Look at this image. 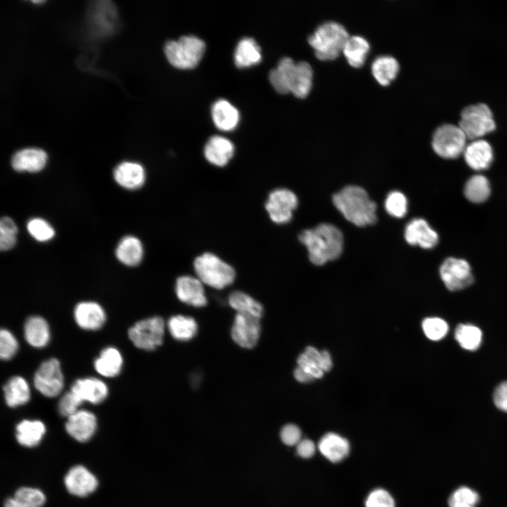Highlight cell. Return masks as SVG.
<instances>
[{
	"label": "cell",
	"mask_w": 507,
	"mask_h": 507,
	"mask_svg": "<svg viewBox=\"0 0 507 507\" xmlns=\"http://www.w3.org/2000/svg\"><path fill=\"white\" fill-rule=\"evenodd\" d=\"M299 241L306 247L310 261L323 265L339 257L344 246L342 232L334 225L321 223L312 229L302 231Z\"/></svg>",
	"instance_id": "obj_1"
},
{
	"label": "cell",
	"mask_w": 507,
	"mask_h": 507,
	"mask_svg": "<svg viewBox=\"0 0 507 507\" xmlns=\"http://www.w3.org/2000/svg\"><path fill=\"white\" fill-rule=\"evenodd\" d=\"M269 80L278 93L291 92L296 97L303 99L312 87L313 70L306 61L296 63L289 57H284L277 68L270 71Z\"/></svg>",
	"instance_id": "obj_2"
},
{
	"label": "cell",
	"mask_w": 507,
	"mask_h": 507,
	"mask_svg": "<svg viewBox=\"0 0 507 507\" xmlns=\"http://www.w3.org/2000/svg\"><path fill=\"white\" fill-rule=\"evenodd\" d=\"M337 209L349 222L358 227L374 224L377 220L376 204L362 187L349 185L332 196Z\"/></svg>",
	"instance_id": "obj_3"
},
{
	"label": "cell",
	"mask_w": 507,
	"mask_h": 507,
	"mask_svg": "<svg viewBox=\"0 0 507 507\" xmlns=\"http://www.w3.org/2000/svg\"><path fill=\"white\" fill-rule=\"evenodd\" d=\"M349 35L345 27L336 22H326L309 36L308 42L320 61L337 58L342 52Z\"/></svg>",
	"instance_id": "obj_4"
},
{
	"label": "cell",
	"mask_w": 507,
	"mask_h": 507,
	"mask_svg": "<svg viewBox=\"0 0 507 507\" xmlns=\"http://www.w3.org/2000/svg\"><path fill=\"white\" fill-rule=\"evenodd\" d=\"M194 269L203 284L217 289L230 285L235 278L234 268L212 253H204L196 257Z\"/></svg>",
	"instance_id": "obj_5"
},
{
	"label": "cell",
	"mask_w": 507,
	"mask_h": 507,
	"mask_svg": "<svg viewBox=\"0 0 507 507\" xmlns=\"http://www.w3.org/2000/svg\"><path fill=\"white\" fill-rule=\"evenodd\" d=\"M206 44L200 38L189 35L168 41L164 47L169 63L180 69L195 68L205 51Z\"/></svg>",
	"instance_id": "obj_6"
},
{
	"label": "cell",
	"mask_w": 507,
	"mask_h": 507,
	"mask_svg": "<svg viewBox=\"0 0 507 507\" xmlns=\"http://www.w3.org/2000/svg\"><path fill=\"white\" fill-rule=\"evenodd\" d=\"M458 126L467 139L475 140L494 130L496 123L489 107L484 103H478L463 109Z\"/></svg>",
	"instance_id": "obj_7"
},
{
	"label": "cell",
	"mask_w": 507,
	"mask_h": 507,
	"mask_svg": "<svg viewBox=\"0 0 507 507\" xmlns=\"http://www.w3.org/2000/svg\"><path fill=\"white\" fill-rule=\"evenodd\" d=\"M467 137L462 129L454 124L446 123L439 126L434 131L432 146L439 156L444 158H456L463 153Z\"/></svg>",
	"instance_id": "obj_8"
},
{
	"label": "cell",
	"mask_w": 507,
	"mask_h": 507,
	"mask_svg": "<svg viewBox=\"0 0 507 507\" xmlns=\"http://www.w3.org/2000/svg\"><path fill=\"white\" fill-rule=\"evenodd\" d=\"M164 332V320L155 316L136 323L129 329L128 336L137 348L151 351L162 344Z\"/></svg>",
	"instance_id": "obj_9"
},
{
	"label": "cell",
	"mask_w": 507,
	"mask_h": 507,
	"mask_svg": "<svg viewBox=\"0 0 507 507\" xmlns=\"http://www.w3.org/2000/svg\"><path fill=\"white\" fill-rule=\"evenodd\" d=\"M35 388L46 397L58 395L63 388V376L59 361L50 358L41 363L34 376Z\"/></svg>",
	"instance_id": "obj_10"
},
{
	"label": "cell",
	"mask_w": 507,
	"mask_h": 507,
	"mask_svg": "<svg viewBox=\"0 0 507 507\" xmlns=\"http://www.w3.org/2000/svg\"><path fill=\"white\" fill-rule=\"evenodd\" d=\"M297 206L298 199L292 191L278 188L269 194L265 207L273 222L284 224L291 220Z\"/></svg>",
	"instance_id": "obj_11"
},
{
	"label": "cell",
	"mask_w": 507,
	"mask_h": 507,
	"mask_svg": "<svg viewBox=\"0 0 507 507\" xmlns=\"http://www.w3.org/2000/svg\"><path fill=\"white\" fill-rule=\"evenodd\" d=\"M441 279L450 291H458L473 282L471 268L464 259L449 257L444 261L439 268Z\"/></svg>",
	"instance_id": "obj_12"
},
{
	"label": "cell",
	"mask_w": 507,
	"mask_h": 507,
	"mask_svg": "<svg viewBox=\"0 0 507 507\" xmlns=\"http://www.w3.org/2000/svg\"><path fill=\"white\" fill-rule=\"evenodd\" d=\"M259 320L251 315L237 313L231 330L234 342L243 348H253L260 337Z\"/></svg>",
	"instance_id": "obj_13"
},
{
	"label": "cell",
	"mask_w": 507,
	"mask_h": 507,
	"mask_svg": "<svg viewBox=\"0 0 507 507\" xmlns=\"http://www.w3.org/2000/svg\"><path fill=\"white\" fill-rule=\"evenodd\" d=\"M64 483L67 490L77 496L90 494L98 486L96 477L82 465L70 469L64 478Z\"/></svg>",
	"instance_id": "obj_14"
},
{
	"label": "cell",
	"mask_w": 507,
	"mask_h": 507,
	"mask_svg": "<svg viewBox=\"0 0 507 507\" xmlns=\"http://www.w3.org/2000/svg\"><path fill=\"white\" fill-rule=\"evenodd\" d=\"M175 292L180 301L192 306L203 307L207 303L203 283L197 277H179L175 283Z\"/></svg>",
	"instance_id": "obj_15"
},
{
	"label": "cell",
	"mask_w": 507,
	"mask_h": 507,
	"mask_svg": "<svg viewBox=\"0 0 507 507\" xmlns=\"http://www.w3.org/2000/svg\"><path fill=\"white\" fill-rule=\"evenodd\" d=\"M406 241L411 245H418L423 249H432L439 242V236L423 218H415L406 226L404 231Z\"/></svg>",
	"instance_id": "obj_16"
},
{
	"label": "cell",
	"mask_w": 507,
	"mask_h": 507,
	"mask_svg": "<svg viewBox=\"0 0 507 507\" xmlns=\"http://www.w3.org/2000/svg\"><path fill=\"white\" fill-rule=\"evenodd\" d=\"M96 429V416L86 410H78L68 418L65 423L67 432L80 442H85L90 439Z\"/></svg>",
	"instance_id": "obj_17"
},
{
	"label": "cell",
	"mask_w": 507,
	"mask_h": 507,
	"mask_svg": "<svg viewBox=\"0 0 507 507\" xmlns=\"http://www.w3.org/2000/svg\"><path fill=\"white\" fill-rule=\"evenodd\" d=\"M74 317L78 326L87 330H99L106 321V313L103 308L92 301L77 303L74 310Z\"/></svg>",
	"instance_id": "obj_18"
},
{
	"label": "cell",
	"mask_w": 507,
	"mask_h": 507,
	"mask_svg": "<svg viewBox=\"0 0 507 507\" xmlns=\"http://www.w3.org/2000/svg\"><path fill=\"white\" fill-rule=\"evenodd\" d=\"M463 155L468 165L475 170L487 169L493 160L491 144L482 139L472 140L466 145Z\"/></svg>",
	"instance_id": "obj_19"
},
{
	"label": "cell",
	"mask_w": 507,
	"mask_h": 507,
	"mask_svg": "<svg viewBox=\"0 0 507 507\" xmlns=\"http://www.w3.org/2000/svg\"><path fill=\"white\" fill-rule=\"evenodd\" d=\"M234 152V146L232 142L219 135L210 137L204 149L206 159L218 167L226 165L232 158Z\"/></svg>",
	"instance_id": "obj_20"
},
{
	"label": "cell",
	"mask_w": 507,
	"mask_h": 507,
	"mask_svg": "<svg viewBox=\"0 0 507 507\" xmlns=\"http://www.w3.org/2000/svg\"><path fill=\"white\" fill-rule=\"evenodd\" d=\"M71 392L83 401L93 404L102 402L108 396V387L99 379L89 377L77 380L71 387Z\"/></svg>",
	"instance_id": "obj_21"
},
{
	"label": "cell",
	"mask_w": 507,
	"mask_h": 507,
	"mask_svg": "<svg viewBox=\"0 0 507 507\" xmlns=\"http://www.w3.org/2000/svg\"><path fill=\"white\" fill-rule=\"evenodd\" d=\"M46 160V154L43 150L30 148L16 152L13 156L11 163L17 171L36 173L44 168Z\"/></svg>",
	"instance_id": "obj_22"
},
{
	"label": "cell",
	"mask_w": 507,
	"mask_h": 507,
	"mask_svg": "<svg viewBox=\"0 0 507 507\" xmlns=\"http://www.w3.org/2000/svg\"><path fill=\"white\" fill-rule=\"evenodd\" d=\"M113 176L118 184L128 189L140 188L146 180L142 165L133 162L121 163L115 168Z\"/></svg>",
	"instance_id": "obj_23"
},
{
	"label": "cell",
	"mask_w": 507,
	"mask_h": 507,
	"mask_svg": "<svg viewBox=\"0 0 507 507\" xmlns=\"http://www.w3.org/2000/svg\"><path fill=\"white\" fill-rule=\"evenodd\" d=\"M320 452L330 461L337 463L342 461L349 453L348 440L335 433L325 434L318 443Z\"/></svg>",
	"instance_id": "obj_24"
},
{
	"label": "cell",
	"mask_w": 507,
	"mask_h": 507,
	"mask_svg": "<svg viewBox=\"0 0 507 507\" xmlns=\"http://www.w3.org/2000/svg\"><path fill=\"white\" fill-rule=\"evenodd\" d=\"M211 115L215 125L223 131L234 129L239 120L238 110L225 99H219L213 104Z\"/></svg>",
	"instance_id": "obj_25"
},
{
	"label": "cell",
	"mask_w": 507,
	"mask_h": 507,
	"mask_svg": "<svg viewBox=\"0 0 507 507\" xmlns=\"http://www.w3.org/2000/svg\"><path fill=\"white\" fill-rule=\"evenodd\" d=\"M24 334L30 345L36 348L44 347L50 339L49 325L40 316H31L25 323Z\"/></svg>",
	"instance_id": "obj_26"
},
{
	"label": "cell",
	"mask_w": 507,
	"mask_h": 507,
	"mask_svg": "<svg viewBox=\"0 0 507 507\" xmlns=\"http://www.w3.org/2000/svg\"><path fill=\"white\" fill-rule=\"evenodd\" d=\"M3 391L6 404L11 408L26 403L30 398V392L26 380L14 376L4 385Z\"/></svg>",
	"instance_id": "obj_27"
},
{
	"label": "cell",
	"mask_w": 507,
	"mask_h": 507,
	"mask_svg": "<svg viewBox=\"0 0 507 507\" xmlns=\"http://www.w3.org/2000/svg\"><path fill=\"white\" fill-rule=\"evenodd\" d=\"M261 57V48L254 39L244 37L236 46L234 61L237 67L246 68L258 63Z\"/></svg>",
	"instance_id": "obj_28"
},
{
	"label": "cell",
	"mask_w": 507,
	"mask_h": 507,
	"mask_svg": "<svg viewBox=\"0 0 507 507\" xmlns=\"http://www.w3.org/2000/svg\"><path fill=\"white\" fill-rule=\"evenodd\" d=\"M46 432L44 424L37 420H24L16 426V439L18 443L27 447L37 446Z\"/></svg>",
	"instance_id": "obj_29"
},
{
	"label": "cell",
	"mask_w": 507,
	"mask_h": 507,
	"mask_svg": "<svg viewBox=\"0 0 507 507\" xmlns=\"http://www.w3.org/2000/svg\"><path fill=\"white\" fill-rule=\"evenodd\" d=\"M123 365V358L120 351L114 347L103 349L94 361V368L98 373L107 377L119 374Z\"/></svg>",
	"instance_id": "obj_30"
},
{
	"label": "cell",
	"mask_w": 507,
	"mask_h": 507,
	"mask_svg": "<svg viewBox=\"0 0 507 507\" xmlns=\"http://www.w3.org/2000/svg\"><path fill=\"white\" fill-rule=\"evenodd\" d=\"M115 255L117 258L126 265H137L141 262L143 256L142 242L135 237H125L118 244Z\"/></svg>",
	"instance_id": "obj_31"
},
{
	"label": "cell",
	"mask_w": 507,
	"mask_h": 507,
	"mask_svg": "<svg viewBox=\"0 0 507 507\" xmlns=\"http://www.w3.org/2000/svg\"><path fill=\"white\" fill-rule=\"evenodd\" d=\"M369 51L370 44L367 39L356 35L349 37L342 52L351 66L360 68L364 64Z\"/></svg>",
	"instance_id": "obj_32"
},
{
	"label": "cell",
	"mask_w": 507,
	"mask_h": 507,
	"mask_svg": "<svg viewBox=\"0 0 507 507\" xmlns=\"http://www.w3.org/2000/svg\"><path fill=\"white\" fill-rule=\"evenodd\" d=\"M371 70L378 83L387 86L396 78L399 71V64L392 56H380L373 62Z\"/></svg>",
	"instance_id": "obj_33"
},
{
	"label": "cell",
	"mask_w": 507,
	"mask_h": 507,
	"mask_svg": "<svg viewBox=\"0 0 507 507\" xmlns=\"http://www.w3.org/2000/svg\"><path fill=\"white\" fill-rule=\"evenodd\" d=\"M45 501V495L41 490L24 487L6 501L4 507H42Z\"/></svg>",
	"instance_id": "obj_34"
},
{
	"label": "cell",
	"mask_w": 507,
	"mask_h": 507,
	"mask_svg": "<svg viewBox=\"0 0 507 507\" xmlns=\"http://www.w3.org/2000/svg\"><path fill=\"white\" fill-rule=\"evenodd\" d=\"M230 306L237 311L260 319L263 315L262 305L249 295L240 291L232 292L228 297Z\"/></svg>",
	"instance_id": "obj_35"
},
{
	"label": "cell",
	"mask_w": 507,
	"mask_h": 507,
	"mask_svg": "<svg viewBox=\"0 0 507 507\" xmlns=\"http://www.w3.org/2000/svg\"><path fill=\"white\" fill-rule=\"evenodd\" d=\"M168 328L173 337L179 341H187L193 338L197 332V324L191 317L175 315L168 322Z\"/></svg>",
	"instance_id": "obj_36"
},
{
	"label": "cell",
	"mask_w": 507,
	"mask_h": 507,
	"mask_svg": "<svg viewBox=\"0 0 507 507\" xmlns=\"http://www.w3.org/2000/svg\"><path fill=\"white\" fill-rule=\"evenodd\" d=\"M490 184L487 178L482 175L472 176L464 187V194L472 203H482L489 196Z\"/></svg>",
	"instance_id": "obj_37"
},
{
	"label": "cell",
	"mask_w": 507,
	"mask_h": 507,
	"mask_svg": "<svg viewBox=\"0 0 507 507\" xmlns=\"http://www.w3.org/2000/svg\"><path fill=\"white\" fill-rule=\"evenodd\" d=\"M455 339L462 348L474 351L480 345L482 332L476 326L460 324L456 328Z\"/></svg>",
	"instance_id": "obj_38"
},
{
	"label": "cell",
	"mask_w": 507,
	"mask_h": 507,
	"mask_svg": "<svg viewBox=\"0 0 507 507\" xmlns=\"http://www.w3.org/2000/svg\"><path fill=\"white\" fill-rule=\"evenodd\" d=\"M480 501L477 492L467 486L455 489L448 499L449 507H476Z\"/></svg>",
	"instance_id": "obj_39"
},
{
	"label": "cell",
	"mask_w": 507,
	"mask_h": 507,
	"mask_svg": "<svg viewBox=\"0 0 507 507\" xmlns=\"http://www.w3.org/2000/svg\"><path fill=\"white\" fill-rule=\"evenodd\" d=\"M384 207L390 215L398 218H403L407 213V199L402 192L392 191L387 196Z\"/></svg>",
	"instance_id": "obj_40"
},
{
	"label": "cell",
	"mask_w": 507,
	"mask_h": 507,
	"mask_svg": "<svg viewBox=\"0 0 507 507\" xmlns=\"http://www.w3.org/2000/svg\"><path fill=\"white\" fill-rule=\"evenodd\" d=\"M18 228L13 220L4 217L0 221V248L1 251L12 249L16 243Z\"/></svg>",
	"instance_id": "obj_41"
},
{
	"label": "cell",
	"mask_w": 507,
	"mask_h": 507,
	"mask_svg": "<svg viewBox=\"0 0 507 507\" xmlns=\"http://www.w3.org/2000/svg\"><path fill=\"white\" fill-rule=\"evenodd\" d=\"M422 327L426 337L433 341L444 337L449 330L447 323L439 318H425Z\"/></svg>",
	"instance_id": "obj_42"
},
{
	"label": "cell",
	"mask_w": 507,
	"mask_h": 507,
	"mask_svg": "<svg viewBox=\"0 0 507 507\" xmlns=\"http://www.w3.org/2000/svg\"><path fill=\"white\" fill-rule=\"evenodd\" d=\"M27 227L30 235L39 242L49 241L55 234L53 227L41 218L31 219L27 223Z\"/></svg>",
	"instance_id": "obj_43"
},
{
	"label": "cell",
	"mask_w": 507,
	"mask_h": 507,
	"mask_svg": "<svg viewBox=\"0 0 507 507\" xmlns=\"http://www.w3.org/2000/svg\"><path fill=\"white\" fill-rule=\"evenodd\" d=\"M18 344L13 334L6 329L0 332V357L2 360L11 359L18 350Z\"/></svg>",
	"instance_id": "obj_44"
},
{
	"label": "cell",
	"mask_w": 507,
	"mask_h": 507,
	"mask_svg": "<svg viewBox=\"0 0 507 507\" xmlns=\"http://www.w3.org/2000/svg\"><path fill=\"white\" fill-rule=\"evenodd\" d=\"M365 507H395V503L388 492L377 489L371 492L368 496Z\"/></svg>",
	"instance_id": "obj_45"
},
{
	"label": "cell",
	"mask_w": 507,
	"mask_h": 507,
	"mask_svg": "<svg viewBox=\"0 0 507 507\" xmlns=\"http://www.w3.org/2000/svg\"><path fill=\"white\" fill-rule=\"evenodd\" d=\"M83 401L73 392L65 393L58 403V411L63 416L69 417L78 411Z\"/></svg>",
	"instance_id": "obj_46"
},
{
	"label": "cell",
	"mask_w": 507,
	"mask_h": 507,
	"mask_svg": "<svg viewBox=\"0 0 507 507\" xmlns=\"http://www.w3.org/2000/svg\"><path fill=\"white\" fill-rule=\"evenodd\" d=\"M303 353L316 363L323 372L329 371L332 368V361L327 351H320L313 346H308Z\"/></svg>",
	"instance_id": "obj_47"
},
{
	"label": "cell",
	"mask_w": 507,
	"mask_h": 507,
	"mask_svg": "<svg viewBox=\"0 0 507 507\" xmlns=\"http://www.w3.org/2000/svg\"><path fill=\"white\" fill-rule=\"evenodd\" d=\"M301 432L299 427L294 424L284 425L280 432L282 442L287 446L297 445L301 440Z\"/></svg>",
	"instance_id": "obj_48"
},
{
	"label": "cell",
	"mask_w": 507,
	"mask_h": 507,
	"mask_svg": "<svg viewBox=\"0 0 507 507\" xmlns=\"http://www.w3.org/2000/svg\"><path fill=\"white\" fill-rule=\"evenodd\" d=\"M299 368H301L314 379L323 377L324 372L313 361H311L304 353L300 354L297 358Z\"/></svg>",
	"instance_id": "obj_49"
},
{
	"label": "cell",
	"mask_w": 507,
	"mask_h": 507,
	"mask_svg": "<svg viewBox=\"0 0 507 507\" xmlns=\"http://www.w3.org/2000/svg\"><path fill=\"white\" fill-rule=\"evenodd\" d=\"M493 399L499 410L507 413V381L501 383L496 388Z\"/></svg>",
	"instance_id": "obj_50"
},
{
	"label": "cell",
	"mask_w": 507,
	"mask_h": 507,
	"mask_svg": "<svg viewBox=\"0 0 507 507\" xmlns=\"http://www.w3.org/2000/svg\"><path fill=\"white\" fill-rule=\"evenodd\" d=\"M315 451L314 443L308 439L301 440L296 445V452L302 458H308L313 456Z\"/></svg>",
	"instance_id": "obj_51"
},
{
	"label": "cell",
	"mask_w": 507,
	"mask_h": 507,
	"mask_svg": "<svg viewBox=\"0 0 507 507\" xmlns=\"http://www.w3.org/2000/svg\"><path fill=\"white\" fill-rule=\"evenodd\" d=\"M295 379L300 382H308L314 380V378L303 370L301 368L297 367L294 372Z\"/></svg>",
	"instance_id": "obj_52"
},
{
	"label": "cell",
	"mask_w": 507,
	"mask_h": 507,
	"mask_svg": "<svg viewBox=\"0 0 507 507\" xmlns=\"http://www.w3.org/2000/svg\"><path fill=\"white\" fill-rule=\"evenodd\" d=\"M33 3L37 4V3H42L44 1H32Z\"/></svg>",
	"instance_id": "obj_53"
}]
</instances>
